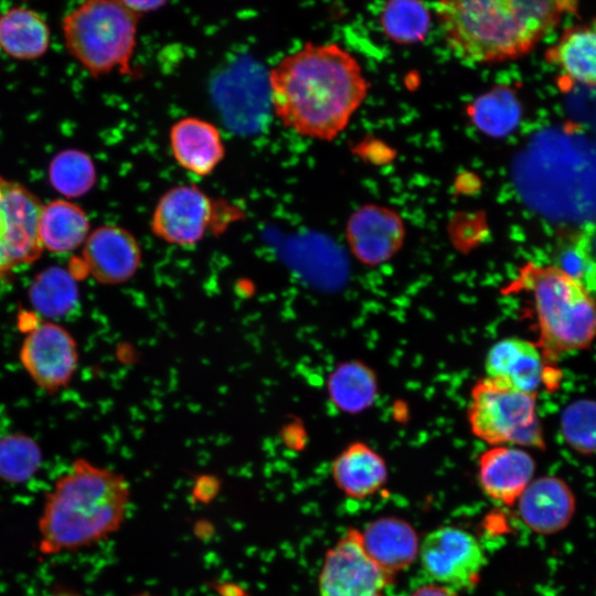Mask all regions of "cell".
<instances>
[{
	"label": "cell",
	"mask_w": 596,
	"mask_h": 596,
	"mask_svg": "<svg viewBox=\"0 0 596 596\" xmlns=\"http://www.w3.org/2000/svg\"><path fill=\"white\" fill-rule=\"evenodd\" d=\"M41 200L28 188L0 174V284L38 260Z\"/></svg>",
	"instance_id": "cell-7"
},
{
	"label": "cell",
	"mask_w": 596,
	"mask_h": 596,
	"mask_svg": "<svg viewBox=\"0 0 596 596\" xmlns=\"http://www.w3.org/2000/svg\"><path fill=\"white\" fill-rule=\"evenodd\" d=\"M545 55L564 82L596 88V19L566 28Z\"/></svg>",
	"instance_id": "cell-19"
},
{
	"label": "cell",
	"mask_w": 596,
	"mask_h": 596,
	"mask_svg": "<svg viewBox=\"0 0 596 596\" xmlns=\"http://www.w3.org/2000/svg\"><path fill=\"white\" fill-rule=\"evenodd\" d=\"M274 114L300 136L331 141L364 103L370 83L356 57L338 43L306 42L268 72Z\"/></svg>",
	"instance_id": "cell-1"
},
{
	"label": "cell",
	"mask_w": 596,
	"mask_h": 596,
	"mask_svg": "<svg viewBox=\"0 0 596 596\" xmlns=\"http://www.w3.org/2000/svg\"><path fill=\"white\" fill-rule=\"evenodd\" d=\"M515 504L524 525L543 535L563 531L571 523L576 509L572 488L556 476L533 479Z\"/></svg>",
	"instance_id": "cell-15"
},
{
	"label": "cell",
	"mask_w": 596,
	"mask_h": 596,
	"mask_svg": "<svg viewBox=\"0 0 596 596\" xmlns=\"http://www.w3.org/2000/svg\"><path fill=\"white\" fill-rule=\"evenodd\" d=\"M139 17L123 0H91L68 12L62 31L68 53L94 77L132 74Z\"/></svg>",
	"instance_id": "cell-5"
},
{
	"label": "cell",
	"mask_w": 596,
	"mask_h": 596,
	"mask_svg": "<svg viewBox=\"0 0 596 596\" xmlns=\"http://www.w3.org/2000/svg\"><path fill=\"white\" fill-rule=\"evenodd\" d=\"M169 146L177 163L199 177L214 172L226 151L220 129L213 123L194 116L173 123L169 130Z\"/></svg>",
	"instance_id": "cell-17"
},
{
	"label": "cell",
	"mask_w": 596,
	"mask_h": 596,
	"mask_svg": "<svg viewBox=\"0 0 596 596\" xmlns=\"http://www.w3.org/2000/svg\"><path fill=\"white\" fill-rule=\"evenodd\" d=\"M486 376L511 389L538 394L546 382L544 355L540 348L520 338L496 342L485 360Z\"/></svg>",
	"instance_id": "cell-16"
},
{
	"label": "cell",
	"mask_w": 596,
	"mask_h": 596,
	"mask_svg": "<svg viewBox=\"0 0 596 596\" xmlns=\"http://www.w3.org/2000/svg\"><path fill=\"white\" fill-rule=\"evenodd\" d=\"M573 1H438L433 11L450 52L461 62L497 64L530 53L566 13Z\"/></svg>",
	"instance_id": "cell-3"
},
{
	"label": "cell",
	"mask_w": 596,
	"mask_h": 596,
	"mask_svg": "<svg viewBox=\"0 0 596 596\" xmlns=\"http://www.w3.org/2000/svg\"><path fill=\"white\" fill-rule=\"evenodd\" d=\"M418 557L427 577L455 592L472 588L486 564L477 539L455 526L429 532L419 545Z\"/></svg>",
	"instance_id": "cell-9"
},
{
	"label": "cell",
	"mask_w": 596,
	"mask_h": 596,
	"mask_svg": "<svg viewBox=\"0 0 596 596\" xmlns=\"http://www.w3.org/2000/svg\"><path fill=\"white\" fill-rule=\"evenodd\" d=\"M125 6L137 14L139 18L143 14L158 11L160 8L167 4L166 1H138V0H123Z\"/></svg>",
	"instance_id": "cell-30"
},
{
	"label": "cell",
	"mask_w": 596,
	"mask_h": 596,
	"mask_svg": "<svg viewBox=\"0 0 596 596\" xmlns=\"http://www.w3.org/2000/svg\"><path fill=\"white\" fill-rule=\"evenodd\" d=\"M520 284L531 292L540 350L544 356L581 350L596 337V302L576 280L554 265H525Z\"/></svg>",
	"instance_id": "cell-4"
},
{
	"label": "cell",
	"mask_w": 596,
	"mask_h": 596,
	"mask_svg": "<svg viewBox=\"0 0 596 596\" xmlns=\"http://www.w3.org/2000/svg\"><path fill=\"white\" fill-rule=\"evenodd\" d=\"M327 392L338 409L358 414L374 403L379 385L374 372L366 364L347 361L338 364L328 375Z\"/></svg>",
	"instance_id": "cell-23"
},
{
	"label": "cell",
	"mask_w": 596,
	"mask_h": 596,
	"mask_svg": "<svg viewBox=\"0 0 596 596\" xmlns=\"http://www.w3.org/2000/svg\"><path fill=\"white\" fill-rule=\"evenodd\" d=\"M51 185L68 199L88 193L97 180L96 167L83 150L65 149L56 153L49 166Z\"/></svg>",
	"instance_id": "cell-26"
},
{
	"label": "cell",
	"mask_w": 596,
	"mask_h": 596,
	"mask_svg": "<svg viewBox=\"0 0 596 596\" xmlns=\"http://www.w3.org/2000/svg\"><path fill=\"white\" fill-rule=\"evenodd\" d=\"M331 475L336 486L352 499L371 497L389 478L384 458L363 441H353L338 454Z\"/></svg>",
	"instance_id": "cell-20"
},
{
	"label": "cell",
	"mask_w": 596,
	"mask_h": 596,
	"mask_svg": "<svg viewBox=\"0 0 596 596\" xmlns=\"http://www.w3.org/2000/svg\"><path fill=\"white\" fill-rule=\"evenodd\" d=\"M221 202L195 184H178L158 200L150 230L159 240L175 246H193L212 230Z\"/></svg>",
	"instance_id": "cell-10"
},
{
	"label": "cell",
	"mask_w": 596,
	"mask_h": 596,
	"mask_svg": "<svg viewBox=\"0 0 596 596\" xmlns=\"http://www.w3.org/2000/svg\"><path fill=\"white\" fill-rule=\"evenodd\" d=\"M28 296L32 307L42 316L58 318L75 308L79 289L71 272L51 266L34 276Z\"/></svg>",
	"instance_id": "cell-24"
},
{
	"label": "cell",
	"mask_w": 596,
	"mask_h": 596,
	"mask_svg": "<svg viewBox=\"0 0 596 596\" xmlns=\"http://www.w3.org/2000/svg\"><path fill=\"white\" fill-rule=\"evenodd\" d=\"M392 582L366 553L361 532L350 529L327 551L318 589L320 596H384Z\"/></svg>",
	"instance_id": "cell-8"
},
{
	"label": "cell",
	"mask_w": 596,
	"mask_h": 596,
	"mask_svg": "<svg viewBox=\"0 0 596 596\" xmlns=\"http://www.w3.org/2000/svg\"><path fill=\"white\" fill-rule=\"evenodd\" d=\"M19 359L30 379L54 394L70 384L77 370V343L64 327L44 321L25 333Z\"/></svg>",
	"instance_id": "cell-11"
},
{
	"label": "cell",
	"mask_w": 596,
	"mask_h": 596,
	"mask_svg": "<svg viewBox=\"0 0 596 596\" xmlns=\"http://www.w3.org/2000/svg\"><path fill=\"white\" fill-rule=\"evenodd\" d=\"M380 24L391 41L402 45L416 44L427 35L432 13L419 1H389L381 9Z\"/></svg>",
	"instance_id": "cell-25"
},
{
	"label": "cell",
	"mask_w": 596,
	"mask_h": 596,
	"mask_svg": "<svg viewBox=\"0 0 596 596\" xmlns=\"http://www.w3.org/2000/svg\"><path fill=\"white\" fill-rule=\"evenodd\" d=\"M535 461L524 448L490 446L478 458V483L491 500L504 505L518 502L534 479Z\"/></svg>",
	"instance_id": "cell-14"
},
{
	"label": "cell",
	"mask_w": 596,
	"mask_h": 596,
	"mask_svg": "<svg viewBox=\"0 0 596 596\" xmlns=\"http://www.w3.org/2000/svg\"><path fill=\"white\" fill-rule=\"evenodd\" d=\"M411 596H459V595L457 594V592L448 587H445L438 584H433V585H426L416 589Z\"/></svg>",
	"instance_id": "cell-31"
},
{
	"label": "cell",
	"mask_w": 596,
	"mask_h": 596,
	"mask_svg": "<svg viewBox=\"0 0 596 596\" xmlns=\"http://www.w3.org/2000/svg\"><path fill=\"white\" fill-rule=\"evenodd\" d=\"M345 236L353 255L364 265L374 266L398 252L405 238V226L396 211L365 204L349 217Z\"/></svg>",
	"instance_id": "cell-13"
},
{
	"label": "cell",
	"mask_w": 596,
	"mask_h": 596,
	"mask_svg": "<svg viewBox=\"0 0 596 596\" xmlns=\"http://www.w3.org/2000/svg\"><path fill=\"white\" fill-rule=\"evenodd\" d=\"M91 233L85 210L64 199L43 204L39 220V237L43 249L70 253L83 246Z\"/></svg>",
	"instance_id": "cell-21"
},
{
	"label": "cell",
	"mask_w": 596,
	"mask_h": 596,
	"mask_svg": "<svg viewBox=\"0 0 596 596\" xmlns=\"http://www.w3.org/2000/svg\"><path fill=\"white\" fill-rule=\"evenodd\" d=\"M369 556L384 571L395 574L415 561L419 541L414 528L395 517H383L370 522L361 532Z\"/></svg>",
	"instance_id": "cell-18"
},
{
	"label": "cell",
	"mask_w": 596,
	"mask_h": 596,
	"mask_svg": "<svg viewBox=\"0 0 596 596\" xmlns=\"http://www.w3.org/2000/svg\"><path fill=\"white\" fill-rule=\"evenodd\" d=\"M575 244L596 278V223L573 234Z\"/></svg>",
	"instance_id": "cell-29"
},
{
	"label": "cell",
	"mask_w": 596,
	"mask_h": 596,
	"mask_svg": "<svg viewBox=\"0 0 596 596\" xmlns=\"http://www.w3.org/2000/svg\"><path fill=\"white\" fill-rule=\"evenodd\" d=\"M141 259V248L135 235L114 224L91 231L82 251L83 266L103 285L128 281L138 272Z\"/></svg>",
	"instance_id": "cell-12"
},
{
	"label": "cell",
	"mask_w": 596,
	"mask_h": 596,
	"mask_svg": "<svg viewBox=\"0 0 596 596\" xmlns=\"http://www.w3.org/2000/svg\"><path fill=\"white\" fill-rule=\"evenodd\" d=\"M566 443L577 453H596V403L578 402L566 409L562 418Z\"/></svg>",
	"instance_id": "cell-28"
},
{
	"label": "cell",
	"mask_w": 596,
	"mask_h": 596,
	"mask_svg": "<svg viewBox=\"0 0 596 596\" xmlns=\"http://www.w3.org/2000/svg\"><path fill=\"white\" fill-rule=\"evenodd\" d=\"M130 497L123 473L74 459L45 493L38 518L39 553L55 556L105 541L124 524Z\"/></svg>",
	"instance_id": "cell-2"
},
{
	"label": "cell",
	"mask_w": 596,
	"mask_h": 596,
	"mask_svg": "<svg viewBox=\"0 0 596 596\" xmlns=\"http://www.w3.org/2000/svg\"><path fill=\"white\" fill-rule=\"evenodd\" d=\"M50 46L45 19L26 7H13L0 13V49L18 60H35Z\"/></svg>",
	"instance_id": "cell-22"
},
{
	"label": "cell",
	"mask_w": 596,
	"mask_h": 596,
	"mask_svg": "<svg viewBox=\"0 0 596 596\" xmlns=\"http://www.w3.org/2000/svg\"><path fill=\"white\" fill-rule=\"evenodd\" d=\"M42 460V449L31 436L10 433L0 437V480L24 483L36 475Z\"/></svg>",
	"instance_id": "cell-27"
},
{
	"label": "cell",
	"mask_w": 596,
	"mask_h": 596,
	"mask_svg": "<svg viewBox=\"0 0 596 596\" xmlns=\"http://www.w3.org/2000/svg\"><path fill=\"white\" fill-rule=\"evenodd\" d=\"M536 396L487 376L477 380L467 411L471 433L490 446L544 448Z\"/></svg>",
	"instance_id": "cell-6"
},
{
	"label": "cell",
	"mask_w": 596,
	"mask_h": 596,
	"mask_svg": "<svg viewBox=\"0 0 596 596\" xmlns=\"http://www.w3.org/2000/svg\"><path fill=\"white\" fill-rule=\"evenodd\" d=\"M51 596H85L78 592H75V590H72L70 588H65V587H55L52 593H51ZM136 596H153V595H149V594H140V595H136Z\"/></svg>",
	"instance_id": "cell-32"
}]
</instances>
